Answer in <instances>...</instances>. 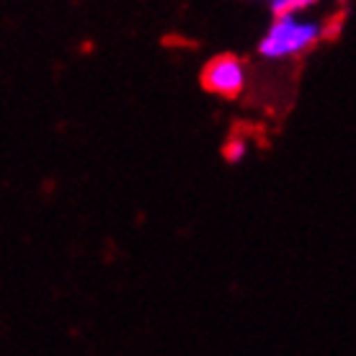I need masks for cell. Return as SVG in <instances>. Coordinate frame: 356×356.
I'll list each match as a JSON object with an SVG mask.
<instances>
[{
  "mask_svg": "<svg viewBox=\"0 0 356 356\" xmlns=\"http://www.w3.org/2000/svg\"><path fill=\"white\" fill-rule=\"evenodd\" d=\"M325 34L318 18H307L300 13H289V16H276L271 18V26L266 34L261 36L259 52L266 60H284L292 54L307 52L312 44H318Z\"/></svg>",
  "mask_w": 356,
  "mask_h": 356,
  "instance_id": "cell-1",
  "label": "cell"
},
{
  "mask_svg": "<svg viewBox=\"0 0 356 356\" xmlns=\"http://www.w3.org/2000/svg\"><path fill=\"white\" fill-rule=\"evenodd\" d=\"M245 81H248L245 65H243V60L232 57V54L214 57L212 63L204 67V75H202L204 88L209 93H214V96H225V98H235L238 93H243Z\"/></svg>",
  "mask_w": 356,
  "mask_h": 356,
  "instance_id": "cell-2",
  "label": "cell"
},
{
  "mask_svg": "<svg viewBox=\"0 0 356 356\" xmlns=\"http://www.w3.org/2000/svg\"><path fill=\"white\" fill-rule=\"evenodd\" d=\"M312 8V0H271L268 10L271 16H289V13H302V10Z\"/></svg>",
  "mask_w": 356,
  "mask_h": 356,
  "instance_id": "cell-3",
  "label": "cell"
},
{
  "mask_svg": "<svg viewBox=\"0 0 356 356\" xmlns=\"http://www.w3.org/2000/svg\"><path fill=\"white\" fill-rule=\"evenodd\" d=\"M222 155H225V161L227 163H241L243 158L248 155V145H245L243 137H230L222 147Z\"/></svg>",
  "mask_w": 356,
  "mask_h": 356,
  "instance_id": "cell-4",
  "label": "cell"
}]
</instances>
